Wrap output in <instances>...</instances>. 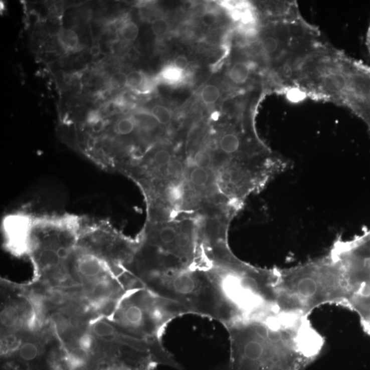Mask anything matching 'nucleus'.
Wrapping results in <instances>:
<instances>
[{"label":"nucleus","instance_id":"obj_12","mask_svg":"<svg viewBox=\"0 0 370 370\" xmlns=\"http://www.w3.org/2000/svg\"><path fill=\"white\" fill-rule=\"evenodd\" d=\"M150 115L155 119V120L160 124L166 125L169 123L172 118L171 111L165 106L156 105L151 110Z\"/></svg>","mask_w":370,"mask_h":370},{"label":"nucleus","instance_id":"obj_17","mask_svg":"<svg viewBox=\"0 0 370 370\" xmlns=\"http://www.w3.org/2000/svg\"><path fill=\"white\" fill-rule=\"evenodd\" d=\"M109 85L112 89L119 90L128 85L127 75L123 72H116L111 76L109 79Z\"/></svg>","mask_w":370,"mask_h":370},{"label":"nucleus","instance_id":"obj_23","mask_svg":"<svg viewBox=\"0 0 370 370\" xmlns=\"http://www.w3.org/2000/svg\"><path fill=\"white\" fill-rule=\"evenodd\" d=\"M173 65L179 70L184 72L189 66V61L186 57L180 56L175 59Z\"/></svg>","mask_w":370,"mask_h":370},{"label":"nucleus","instance_id":"obj_10","mask_svg":"<svg viewBox=\"0 0 370 370\" xmlns=\"http://www.w3.org/2000/svg\"><path fill=\"white\" fill-rule=\"evenodd\" d=\"M184 72L177 69L174 65H169L162 69L160 73V77L168 83L175 84L182 79Z\"/></svg>","mask_w":370,"mask_h":370},{"label":"nucleus","instance_id":"obj_22","mask_svg":"<svg viewBox=\"0 0 370 370\" xmlns=\"http://www.w3.org/2000/svg\"><path fill=\"white\" fill-rule=\"evenodd\" d=\"M218 21L217 13L213 11H207L203 13L202 16V22L206 26H212L216 24Z\"/></svg>","mask_w":370,"mask_h":370},{"label":"nucleus","instance_id":"obj_4","mask_svg":"<svg viewBox=\"0 0 370 370\" xmlns=\"http://www.w3.org/2000/svg\"><path fill=\"white\" fill-rule=\"evenodd\" d=\"M189 313L192 312L182 304L141 287L128 291L111 316L104 319L123 336L164 348L162 337L166 327L173 319Z\"/></svg>","mask_w":370,"mask_h":370},{"label":"nucleus","instance_id":"obj_21","mask_svg":"<svg viewBox=\"0 0 370 370\" xmlns=\"http://www.w3.org/2000/svg\"><path fill=\"white\" fill-rule=\"evenodd\" d=\"M184 167L182 162L178 160H171L167 166V172L173 177H180L183 173Z\"/></svg>","mask_w":370,"mask_h":370},{"label":"nucleus","instance_id":"obj_14","mask_svg":"<svg viewBox=\"0 0 370 370\" xmlns=\"http://www.w3.org/2000/svg\"><path fill=\"white\" fill-rule=\"evenodd\" d=\"M139 28L132 22H125L121 26L120 33L122 38L126 41H133L139 35Z\"/></svg>","mask_w":370,"mask_h":370},{"label":"nucleus","instance_id":"obj_5","mask_svg":"<svg viewBox=\"0 0 370 370\" xmlns=\"http://www.w3.org/2000/svg\"><path fill=\"white\" fill-rule=\"evenodd\" d=\"M330 251L344 269L345 308L357 315L362 330L370 337V234L349 242L337 241Z\"/></svg>","mask_w":370,"mask_h":370},{"label":"nucleus","instance_id":"obj_13","mask_svg":"<svg viewBox=\"0 0 370 370\" xmlns=\"http://www.w3.org/2000/svg\"><path fill=\"white\" fill-rule=\"evenodd\" d=\"M220 97V91L216 86L209 85L203 88L201 92V98L205 104H214Z\"/></svg>","mask_w":370,"mask_h":370},{"label":"nucleus","instance_id":"obj_2","mask_svg":"<svg viewBox=\"0 0 370 370\" xmlns=\"http://www.w3.org/2000/svg\"><path fill=\"white\" fill-rule=\"evenodd\" d=\"M276 308L308 317L326 304L345 307L347 287L345 271L331 251L290 268L278 270Z\"/></svg>","mask_w":370,"mask_h":370},{"label":"nucleus","instance_id":"obj_15","mask_svg":"<svg viewBox=\"0 0 370 370\" xmlns=\"http://www.w3.org/2000/svg\"><path fill=\"white\" fill-rule=\"evenodd\" d=\"M209 179V174L207 169L196 167L190 173L191 182L195 186L203 187L207 184Z\"/></svg>","mask_w":370,"mask_h":370},{"label":"nucleus","instance_id":"obj_26","mask_svg":"<svg viewBox=\"0 0 370 370\" xmlns=\"http://www.w3.org/2000/svg\"><path fill=\"white\" fill-rule=\"evenodd\" d=\"M90 53L93 57H95L100 53H102V52H101L100 48L98 46H94L91 48Z\"/></svg>","mask_w":370,"mask_h":370},{"label":"nucleus","instance_id":"obj_9","mask_svg":"<svg viewBox=\"0 0 370 370\" xmlns=\"http://www.w3.org/2000/svg\"><path fill=\"white\" fill-rule=\"evenodd\" d=\"M165 194L170 203L173 205H179L182 203L184 196V187L181 183H172L166 189Z\"/></svg>","mask_w":370,"mask_h":370},{"label":"nucleus","instance_id":"obj_24","mask_svg":"<svg viewBox=\"0 0 370 370\" xmlns=\"http://www.w3.org/2000/svg\"><path fill=\"white\" fill-rule=\"evenodd\" d=\"M127 55L130 61H137L141 57V53L137 48L132 47V48H129L128 52H127Z\"/></svg>","mask_w":370,"mask_h":370},{"label":"nucleus","instance_id":"obj_1","mask_svg":"<svg viewBox=\"0 0 370 370\" xmlns=\"http://www.w3.org/2000/svg\"><path fill=\"white\" fill-rule=\"evenodd\" d=\"M230 370H303L324 339L308 317L272 308L232 321Z\"/></svg>","mask_w":370,"mask_h":370},{"label":"nucleus","instance_id":"obj_27","mask_svg":"<svg viewBox=\"0 0 370 370\" xmlns=\"http://www.w3.org/2000/svg\"><path fill=\"white\" fill-rule=\"evenodd\" d=\"M95 59V61H102L103 59L105 58V54L103 53H100L99 54L98 56H97V57H94Z\"/></svg>","mask_w":370,"mask_h":370},{"label":"nucleus","instance_id":"obj_8","mask_svg":"<svg viewBox=\"0 0 370 370\" xmlns=\"http://www.w3.org/2000/svg\"><path fill=\"white\" fill-rule=\"evenodd\" d=\"M220 146L222 150L226 154H234L240 149V138L235 134H226L220 139Z\"/></svg>","mask_w":370,"mask_h":370},{"label":"nucleus","instance_id":"obj_25","mask_svg":"<svg viewBox=\"0 0 370 370\" xmlns=\"http://www.w3.org/2000/svg\"><path fill=\"white\" fill-rule=\"evenodd\" d=\"M365 46L370 57V22L369 26H368L367 33H366Z\"/></svg>","mask_w":370,"mask_h":370},{"label":"nucleus","instance_id":"obj_11","mask_svg":"<svg viewBox=\"0 0 370 370\" xmlns=\"http://www.w3.org/2000/svg\"><path fill=\"white\" fill-rule=\"evenodd\" d=\"M137 125V121L135 118L126 117L117 121L114 128V131L118 135H127L132 133Z\"/></svg>","mask_w":370,"mask_h":370},{"label":"nucleus","instance_id":"obj_16","mask_svg":"<svg viewBox=\"0 0 370 370\" xmlns=\"http://www.w3.org/2000/svg\"><path fill=\"white\" fill-rule=\"evenodd\" d=\"M194 162L196 167L206 169L210 167L212 158L207 151L200 150L196 153L194 157Z\"/></svg>","mask_w":370,"mask_h":370},{"label":"nucleus","instance_id":"obj_6","mask_svg":"<svg viewBox=\"0 0 370 370\" xmlns=\"http://www.w3.org/2000/svg\"><path fill=\"white\" fill-rule=\"evenodd\" d=\"M252 65L250 62H238L235 63L229 70L230 79L236 85H244L249 80Z\"/></svg>","mask_w":370,"mask_h":370},{"label":"nucleus","instance_id":"obj_7","mask_svg":"<svg viewBox=\"0 0 370 370\" xmlns=\"http://www.w3.org/2000/svg\"><path fill=\"white\" fill-rule=\"evenodd\" d=\"M58 40L67 52H75L79 49L77 34L71 29H61L58 33Z\"/></svg>","mask_w":370,"mask_h":370},{"label":"nucleus","instance_id":"obj_19","mask_svg":"<svg viewBox=\"0 0 370 370\" xmlns=\"http://www.w3.org/2000/svg\"><path fill=\"white\" fill-rule=\"evenodd\" d=\"M152 30L153 33L156 37H162L169 31V25L167 21L164 19H156L152 22Z\"/></svg>","mask_w":370,"mask_h":370},{"label":"nucleus","instance_id":"obj_3","mask_svg":"<svg viewBox=\"0 0 370 370\" xmlns=\"http://www.w3.org/2000/svg\"><path fill=\"white\" fill-rule=\"evenodd\" d=\"M139 283L152 292L186 306L192 313L216 319L224 326L242 318L226 293L221 276L212 267L151 274L141 278Z\"/></svg>","mask_w":370,"mask_h":370},{"label":"nucleus","instance_id":"obj_20","mask_svg":"<svg viewBox=\"0 0 370 370\" xmlns=\"http://www.w3.org/2000/svg\"><path fill=\"white\" fill-rule=\"evenodd\" d=\"M153 160L158 167H167L171 160V154L165 149H160L155 153Z\"/></svg>","mask_w":370,"mask_h":370},{"label":"nucleus","instance_id":"obj_18","mask_svg":"<svg viewBox=\"0 0 370 370\" xmlns=\"http://www.w3.org/2000/svg\"><path fill=\"white\" fill-rule=\"evenodd\" d=\"M128 78V85L127 87L132 89H139L143 85L145 81V76L140 71H133L127 75Z\"/></svg>","mask_w":370,"mask_h":370}]
</instances>
